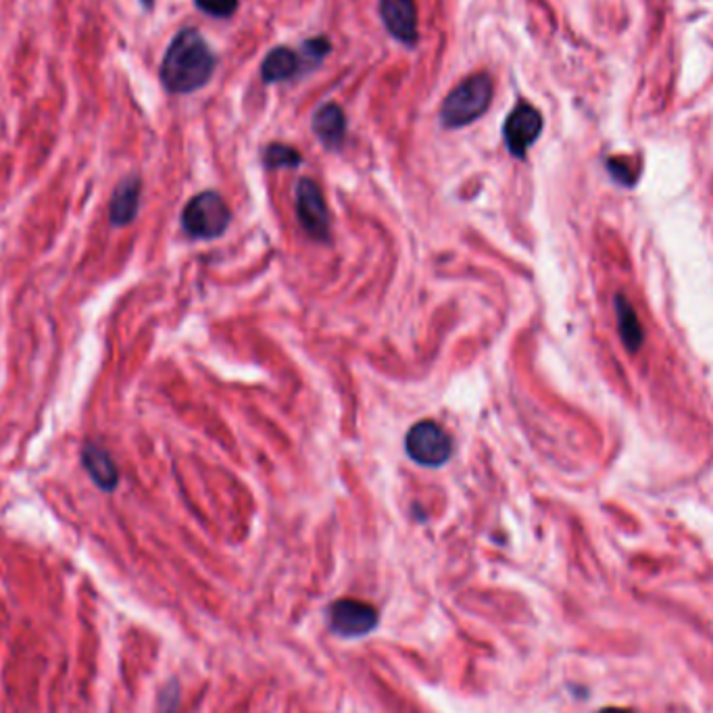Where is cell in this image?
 <instances>
[{
    "mask_svg": "<svg viewBox=\"0 0 713 713\" xmlns=\"http://www.w3.org/2000/svg\"><path fill=\"white\" fill-rule=\"evenodd\" d=\"M543 115L536 107L525 103V100L517 103L515 109L507 115L505 126H503V138H505L509 153L515 158H524L543 132Z\"/></svg>",
    "mask_w": 713,
    "mask_h": 713,
    "instance_id": "obj_5",
    "label": "cell"
},
{
    "mask_svg": "<svg viewBox=\"0 0 713 713\" xmlns=\"http://www.w3.org/2000/svg\"><path fill=\"white\" fill-rule=\"evenodd\" d=\"M313 132L328 150H341L347 138V117L336 103L320 107L313 115Z\"/></svg>",
    "mask_w": 713,
    "mask_h": 713,
    "instance_id": "obj_9",
    "label": "cell"
},
{
    "mask_svg": "<svg viewBox=\"0 0 713 713\" xmlns=\"http://www.w3.org/2000/svg\"><path fill=\"white\" fill-rule=\"evenodd\" d=\"M82 465L84 470L90 474L92 482H95L98 488H103L105 493H111L117 488L119 484L117 465H115V461L103 446H98L95 443H86L82 449Z\"/></svg>",
    "mask_w": 713,
    "mask_h": 713,
    "instance_id": "obj_11",
    "label": "cell"
},
{
    "mask_svg": "<svg viewBox=\"0 0 713 713\" xmlns=\"http://www.w3.org/2000/svg\"><path fill=\"white\" fill-rule=\"evenodd\" d=\"M302 65L309 63V65H317L321 63L323 59H326L328 53H330V40L323 38V36H320V38H311L307 40L305 45H302Z\"/></svg>",
    "mask_w": 713,
    "mask_h": 713,
    "instance_id": "obj_16",
    "label": "cell"
},
{
    "mask_svg": "<svg viewBox=\"0 0 713 713\" xmlns=\"http://www.w3.org/2000/svg\"><path fill=\"white\" fill-rule=\"evenodd\" d=\"M405 451L415 463L426 467L444 465L453 455V441L441 423L423 420L407 432Z\"/></svg>",
    "mask_w": 713,
    "mask_h": 713,
    "instance_id": "obj_4",
    "label": "cell"
},
{
    "mask_svg": "<svg viewBox=\"0 0 713 713\" xmlns=\"http://www.w3.org/2000/svg\"><path fill=\"white\" fill-rule=\"evenodd\" d=\"M218 67V56L199 30H182L161 63V84L171 95H190L209 84Z\"/></svg>",
    "mask_w": 713,
    "mask_h": 713,
    "instance_id": "obj_1",
    "label": "cell"
},
{
    "mask_svg": "<svg viewBox=\"0 0 713 713\" xmlns=\"http://www.w3.org/2000/svg\"><path fill=\"white\" fill-rule=\"evenodd\" d=\"M194 5L203 13H207V15L218 19L232 17L238 9V0H194Z\"/></svg>",
    "mask_w": 713,
    "mask_h": 713,
    "instance_id": "obj_15",
    "label": "cell"
},
{
    "mask_svg": "<svg viewBox=\"0 0 713 713\" xmlns=\"http://www.w3.org/2000/svg\"><path fill=\"white\" fill-rule=\"evenodd\" d=\"M380 15L394 40L405 46L417 45L415 0H380Z\"/></svg>",
    "mask_w": 713,
    "mask_h": 713,
    "instance_id": "obj_8",
    "label": "cell"
},
{
    "mask_svg": "<svg viewBox=\"0 0 713 713\" xmlns=\"http://www.w3.org/2000/svg\"><path fill=\"white\" fill-rule=\"evenodd\" d=\"M142 182L138 176H127L115 188L109 205V219L113 226H127L136 219L140 207Z\"/></svg>",
    "mask_w": 713,
    "mask_h": 713,
    "instance_id": "obj_10",
    "label": "cell"
},
{
    "mask_svg": "<svg viewBox=\"0 0 713 713\" xmlns=\"http://www.w3.org/2000/svg\"><path fill=\"white\" fill-rule=\"evenodd\" d=\"M297 215L305 232L313 240H330V213L323 194L313 179H300L297 188Z\"/></svg>",
    "mask_w": 713,
    "mask_h": 713,
    "instance_id": "obj_7",
    "label": "cell"
},
{
    "mask_svg": "<svg viewBox=\"0 0 713 713\" xmlns=\"http://www.w3.org/2000/svg\"><path fill=\"white\" fill-rule=\"evenodd\" d=\"M607 169H609V174L614 176V179H617L619 184H624V186H632L634 184L632 169L624 161H619V158H609Z\"/></svg>",
    "mask_w": 713,
    "mask_h": 713,
    "instance_id": "obj_17",
    "label": "cell"
},
{
    "mask_svg": "<svg viewBox=\"0 0 713 713\" xmlns=\"http://www.w3.org/2000/svg\"><path fill=\"white\" fill-rule=\"evenodd\" d=\"M493 100V79L488 74H475L455 86L441 107L444 127H465L488 111Z\"/></svg>",
    "mask_w": 713,
    "mask_h": 713,
    "instance_id": "obj_2",
    "label": "cell"
},
{
    "mask_svg": "<svg viewBox=\"0 0 713 713\" xmlns=\"http://www.w3.org/2000/svg\"><path fill=\"white\" fill-rule=\"evenodd\" d=\"M140 3L144 5V9H153V5H155V0H140Z\"/></svg>",
    "mask_w": 713,
    "mask_h": 713,
    "instance_id": "obj_19",
    "label": "cell"
},
{
    "mask_svg": "<svg viewBox=\"0 0 713 713\" xmlns=\"http://www.w3.org/2000/svg\"><path fill=\"white\" fill-rule=\"evenodd\" d=\"M330 628L344 638L365 637L378 626V611L373 605L357 599H341L328 609Z\"/></svg>",
    "mask_w": 713,
    "mask_h": 713,
    "instance_id": "obj_6",
    "label": "cell"
},
{
    "mask_svg": "<svg viewBox=\"0 0 713 713\" xmlns=\"http://www.w3.org/2000/svg\"><path fill=\"white\" fill-rule=\"evenodd\" d=\"M599 713H630L628 709H619V708H605Z\"/></svg>",
    "mask_w": 713,
    "mask_h": 713,
    "instance_id": "obj_18",
    "label": "cell"
},
{
    "mask_svg": "<svg viewBox=\"0 0 713 713\" xmlns=\"http://www.w3.org/2000/svg\"><path fill=\"white\" fill-rule=\"evenodd\" d=\"M302 157L297 148L288 147V144H270L263 153V163L268 169L280 168H299Z\"/></svg>",
    "mask_w": 713,
    "mask_h": 713,
    "instance_id": "obj_14",
    "label": "cell"
},
{
    "mask_svg": "<svg viewBox=\"0 0 713 713\" xmlns=\"http://www.w3.org/2000/svg\"><path fill=\"white\" fill-rule=\"evenodd\" d=\"M302 71V59L288 46H278L265 56L261 65V77L265 84H280L292 79Z\"/></svg>",
    "mask_w": 713,
    "mask_h": 713,
    "instance_id": "obj_12",
    "label": "cell"
},
{
    "mask_svg": "<svg viewBox=\"0 0 713 713\" xmlns=\"http://www.w3.org/2000/svg\"><path fill=\"white\" fill-rule=\"evenodd\" d=\"M232 213L218 192L207 190L188 200L182 213V226L186 234L200 240H211L228 229Z\"/></svg>",
    "mask_w": 713,
    "mask_h": 713,
    "instance_id": "obj_3",
    "label": "cell"
},
{
    "mask_svg": "<svg viewBox=\"0 0 713 713\" xmlns=\"http://www.w3.org/2000/svg\"><path fill=\"white\" fill-rule=\"evenodd\" d=\"M616 305V317H617V332L619 338H622L624 347L630 352L640 351L645 342V332L643 326H640L638 315L634 311V307L630 305V300L624 297V294H616L614 299Z\"/></svg>",
    "mask_w": 713,
    "mask_h": 713,
    "instance_id": "obj_13",
    "label": "cell"
}]
</instances>
